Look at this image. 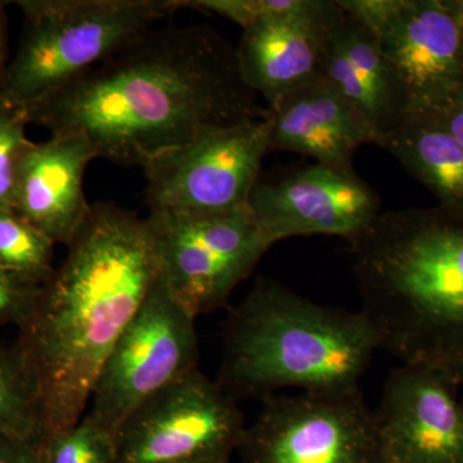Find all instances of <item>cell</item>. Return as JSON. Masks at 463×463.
<instances>
[{
    "mask_svg": "<svg viewBox=\"0 0 463 463\" xmlns=\"http://www.w3.org/2000/svg\"><path fill=\"white\" fill-rule=\"evenodd\" d=\"M25 112L52 136H83L99 158L141 167L269 115L243 81L236 48L207 25L155 27Z\"/></svg>",
    "mask_w": 463,
    "mask_h": 463,
    "instance_id": "obj_1",
    "label": "cell"
},
{
    "mask_svg": "<svg viewBox=\"0 0 463 463\" xmlns=\"http://www.w3.org/2000/svg\"><path fill=\"white\" fill-rule=\"evenodd\" d=\"M67 248L17 340L41 383L45 434L84 416L106 359L160 276L147 219L112 203H93Z\"/></svg>",
    "mask_w": 463,
    "mask_h": 463,
    "instance_id": "obj_2",
    "label": "cell"
},
{
    "mask_svg": "<svg viewBox=\"0 0 463 463\" xmlns=\"http://www.w3.org/2000/svg\"><path fill=\"white\" fill-rule=\"evenodd\" d=\"M347 242L379 349L463 385V222L390 210Z\"/></svg>",
    "mask_w": 463,
    "mask_h": 463,
    "instance_id": "obj_3",
    "label": "cell"
},
{
    "mask_svg": "<svg viewBox=\"0 0 463 463\" xmlns=\"http://www.w3.org/2000/svg\"><path fill=\"white\" fill-rule=\"evenodd\" d=\"M379 349L364 313L323 307L260 279L232 310L216 383L234 401L283 389L349 392Z\"/></svg>",
    "mask_w": 463,
    "mask_h": 463,
    "instance_id": "obj_4",
    "label": "cell"
},
{
    "mask_svg": "<svg viewBox=\"0 0 463 463\" xmlns=\"http://www.w3.org/2000/svg\"><path fill=\"white\" fill-rule=\"evenodd\" d=\"M24 27L0 94L38 105L184 8L183 0H20Z\"/></svg>",
    "mask_w": 463,
    "mask_h": 463,
    "instance_id": "obj_5",
    "label": "cell"
},
{
    "mask_svg": "<svg viewBox=\"0 0 463 463\" xmlns=\"http://www.w3.org/2000/svg\"><path fill=\"white\" fill-rule=\"evenodd\" d=\"M160 279L194 318L223 307L274 245L249 206L221 214L149 212Z\"/></svg>",
    "mask_w": 463,
    "mask_h": 463,
    "instance_id": "obj_6",
    "label": "cell"
},
{
    "mask_svg": "<svg viewBox=\"0 0 463 463\" xmlns=\"http://www.w3.org/2000/svg\"><path fill=\"white\" fill-rule=\"evenodd\" d=\"M197 364L196 318L158 276L106 359L88 413L118 435L137 408L196 371Z\"/></svg>",
    "mask_w": 463,
    "mask_h": 463,
    "instance_id": "obj_7",
    "label": "cell"
},
{
    "mask_svg": "<svg viewBox=\"0 0 463 463\" xmlns=\"http://www.w3.org/2000/svg\"><path fill=\"white\" fill-rule=\"evenodd\" d=\"M236 456L237 463H383L361 389L264 399Z\"/></svg>",
    "mask_w": 463,
    "mask_h": 463,
    "instance_id": "obj_8",
    "label": "cell"
},
{
    "mask_svg": "<svg viewBox=\"0 0 463 463\" xmlns=\"http://www.w3.org/2000/svg\"><path fill=\"white\" fill-rule=\"evenodd\" d=\"M245 429L239 402L197 368L128 417L118 463H231Z\"/></svg>",
    "mask_w": 463,
    "mask_h": 463,
    "instance_id": "obj_9",
    "label": "cell"
},
{
    "mask_svg": "<svg viewBox=\"0 0 463 463\" xmlns=\"http://www.w3.org/2000/svg\"><path fill=\"white\" fill-rule=\"evenodd\" d=\"M269 115L218 128L143 167L149 212L221 214L249 206L269 152Z\"/></svg>",
    "mask_w": 463,
    "mask_h": 463,
    "instance_id": "obj_10",
    "label": "cell"
},
{
    "mask_svg": "<svg viewBox=\"0 0 463 463\" xmlns=\"http://www.w3.org/2000/svg\"><path fill=\"white\" fill-rule=\"evenodd\" d=\"M407 102V116L437 114L463 85V3L392 0L374 29Z\"/></svg>",
    "mask_w": 463,
    "mask_h": 463,
    "instance_id": "obj_11",
    "label": "cell"
},
{
    "mask_svg": "<svg viewBox=\"0 0 463 463\" xmlns=\"http://www.w3.org/2000/svg\"><path fill=\"white\" fill-rule=\"evenodd\" d=\"M249 210L274 243L295 236L354 239L380 214V197L355 172L312 164L259 179Z\"/></svg>",
    "mask_w": 463,
    "mask_h": 463,
    "instance_id": "obj_12",
    "label": "cell"
},
{
    "mask_svg": "<svg viewBox=\"0 0 463 463\" xmlns=\"http://www.w3.org/2000/svg\"><path fill=\"white\" fill-rule=\"evenodd\" d=\"M458 388L428 368L392 371L373 411L383 463H463Z\"/></svg>",
    "mask_w": 463,
    "mask_h": 463,
    "instance_id": "obj_13",
    "label": "cell"
},
{
    "mask_svg": "<svg viewBox=\"0 0 463 463\" xmlns=\"http://www.w3.org/2000/svg\"><path fill=\"white\" fill-rule=\"evenodd\" d=\"M343 14L339 2L307 0L304 8L243 29L236 48L243 81L268 109L319 76L328 33Z\"/></svg>",
    "mask_w": 463,
    "mask_h": 463,
    "instance_id": "obj_14",
    "label": "cell"
},
{
    "mask_svg": "<svg viewBox=\"0 0 463 463\" xmlns=\"http://www.w3.org/2000/svg\"><path fill=\"white\" fill-rule=\"evenodd\" d=\"M97 154L79 134L30 143L18 165L14 212L52 242L69 246L90 212L85 170Z\"/></svg>",
    "mask_w": 463,
    "mask_h": 463,
    "instance_id": "obj_15",
    "label": "cell"
},
{
    "mask_svg": "<svg viewBox=\"0 0 463 463\" xmlns=\"http://www.w3.org/2000/svg\"><path fill=\"white\" fill-rule=\"evenodd\" d=\"M269 152L288 151L354 172L353 158L377 136L364 116L321 76L295 88L269 109Z\"/></svg>",
    "mask_w": 463,
    "mask_h": 463,
    "instance_id": "obj_16",
    "label": "cell"
},
{
    "mask_svg": "<svg viewBox=\"0 0 463 463\" xmlns=\"http://www.w3.org/2000/svg\"><path fill=\"white\" fill-rule=\"evenodd\" d=\"M319 76L364 116L377 145L407 118L403 90L376 35L344 11L328 33Z\"/></svg>",
    "mask_w": 463,
    "mask_h": 463,
    "instance_id": "obj_17",
    "label": "cell"
},
{
    "mask_svg": "<svg viewBox=\"0 0 463 463\" xmlns=\"http://www.w3.org/2000/svg\"><path fill=\"white\" fill-rule=\"evenodd\" d=\"M443 201L463 214V146L437 114L407 116L379 145Z\"/></svg>",
    "mask_w": 463,
    "mask_h": 463,
    "instance_id": "obj_18",
    "label": "cell"
},
{
    "mask_svg": "<svg viewBox=\"0 0 463 463\" xmlns=\"http://www.w3.org/2000/svg\"><path fill=\"white\" fill-rule=\"evenodd\" d=\"M45 434L41 383L20 344L0 346V435L42 441Z\"/></svg>",
    "mask_w": 463,
    "mask_h": 463,
    "instance_id": "obj_19",
    "label": "cell"
},
{
    "mask_svg": "<svg viewBox=\"0 0 463 463\" xmlns=\"http://www.w3.org/2000/svg\"><path fill=\"white\" fill-rule=\"evenodd\" d=\"M53 248L47 236L14 210H0V267L45 285L56 272Z\"/></svg>",
    "mask_w": 463,
    "mask_h": 463,
    "instance_id": "obj_20",
    "label": "cell"
},
{
    "mask_svg": "<svg viewBox=\"0 0 463 463\" xmlns=\"http://www.w3.org/2000/svg\"><path fill=\"white\" fill-rule=\"evenodd\" d=\"M44 463H118V438L87 413L71 428L45 434Z\"/></svg>",
    "mask_w": 463,
    "mask_h": 463,
    "instance_id": "obj_21",
    "label": "cell"
},
{
    "mask_svg": "<svg viewBox=\"0 0 463 463\" xmlns=\"http://www.w3.org/2000/svg\"><path fill=\"white\" fill-rule=\"evenodd\" d=\"M27 124L26 112L0 94V210H14L18 165L32 143L26 136Z\"/></svg>",
    "mask_w": 463,
    "mask_h": 463,
    "instance_id": "obj_22",
    "label": "cell"
},
{
    "mask_svg": "<svg viewBox=\"0 0 463 463\" xmlns=\"http://www.w3.org/2000/svg\"><path fill=\"white\" fill-rule=\"evenodd\" d=\"M184 8L218 14L243 29L294 14L307 5V0H183Z\"/></svg>",
    "mask_w": 463,
    "mask_h": 463,
    "instance_id": "obj_23",
    "label": "cell"
},
{
    "mask_svg": "<svg viewBox=\"0 0 463 463\" xmlns=\"http://www.w3.org/2000/svg\"><path fill=\"white\" fill-rule=\"evenodd\" d=\"M42 288L0 267V327L14 325L21 330L35 312Z\"/></svg>",
    "mask_w": 463,
    "mask_h": 463,
    "instance_id": "obj_24",
    "label": "cell"
},
{
    "mask_svg": "<svg viewBox=\"0 0 463 463\" xmlns=\"http://www.w3.org/2000/svg\"><path fill=\"white\" fill-rule=\"evenodd\" d=\"M0 463H44L41 441L0 435Z\"/></svg>",
    "mask_w": 463,
    "mask_h": 463,
    "instance_id": "obj_25",
    "label": "cell"
},
{
    "mask_svg": "<svg viewBox=\"0 0 463 463\" xmlns=\"http://www.w3.org/2000/svg\"><path fill=\"white\" fill-rule=\"evenodd\" d=\"M448 132L463 146V85L437 112Z\"/></svg>",
    "mask_w": 463,
    "mask_h": 463,
    "instance_id": "obj_26",
    "label": "cell"
},
{
    "mask_svg": "<svg viewBox=\"0 0 463 463\" xmlns=\"http://www.w3.org/2000/svg\"><path fill=\"white\" fill-rule=\"evenodd\" d=\"M7 5L8 3L0 2V90L8 67V18L5 12Z\"/></svg>",
    "mask_w": 463,
    "mask_h": 463,
    "instance_id": "obj_27",
    "label": "cell"
},
{
    "mask_svg": "<svg viewBox=\"0 0 463 463\" xmlns=\"http://www.w3.org/2000/svg\"><path fill=\"white\" fill-rule=\"evenodd\" d=\"M232 463V462H231Z\"/></svg>",
    "mask_w": 463,
    "mask_h": 463,
    "instance_id": "obj_28",
    "label": "cell"
}]
</instances>
